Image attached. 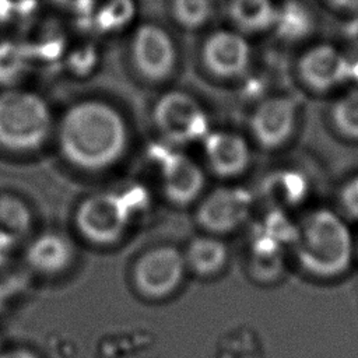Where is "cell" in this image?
Masks as SVG:
<instances>
[{
  "mask_svg": "<svg viewBox=\"0 0 358 358\" xmlns=\"http://www.w3.org/2000/svg\"><path fill=\"white\" fill-rule=\"evenodd\" d=\"M127 124L112 105L87 99L70 106L59 127V144L73 165L101 171L115 164L127 147Z\"/></svg>",
  "mask_w": 358,
  "mask_h": 358,
  "instance_id": "6da1fadb",
  "label": "cell"
},
{
  "mask_svg": "<svg viewBox=\"0 0 358 358\" xmlns=\"http://www.w3.org/2000/svg\"><path fill=\"white\" fill-rule=\"evenodd\" d=\"M296 257L301 267L319 280L344 275L354 257V241L345 220L329 208H317L295 228Z\"/></svg>",
  "mask_w": 358,
  "mask_h": 358,
  "instance_id": "7a4b0ae2",
  "label": "cell"
},
{
  "mask_svg": "<svg viewBox=\"0 0 358 358\" xmlns=\"http://www.w3.org/2000/svg\"><path fill=\"white\" fill-rule=\"evenodd\" d=\"M52 129L48 102L25 90L0 92V145L11 151H31L41 147Z\"/></svg>",
  "mask_w": 358,
  "mask_h": 358,
  "instance_id": "3957f363",
  "label": "cell"
},
{
  "mask_svg": "<svg viewBox=\"0 0 358 358\" xmlns=\"http://www.w3.org/2000/svg\"><path fill=\"white\" fill-rule=\"evenodd\" d=\"M154 122L165 138L179 144L204 140L208 134L203 108L192 95L182 91L166 92L158 99Z\"/></svg>",
  "mask_w": 358,
  "mask_h": 358,
  "instance_id": "277c9868",
  "label": "cell"
},
{
  "mask_svg": "<svg viewBox=\"0 0 358 358\" xmlns=\"http://www.w3.org/2000/svg\"><path fill=\"white\" fill-rule=\"evenodd\" d=\"M185 266V256L173 246L165 245L150 249L134 264V285L145 298H165L182 282Z\"/></svg>",
  "mask_w": 358,
  "mask_h": 358,
  "instance_id": "5b68a950",
  "label": "cell"
},
{
  "mask_svg": "<svg viewBox=\"0 0 358 358\" xmlns=\"http://www.w3.org/2000/svg\"><path fill=\"white\" fill-rule=\"evenodd\" d=\"M129 224V210L122 197L99 193L87 197L76 213V225L83 236L99 245L119 241Z\"/></svg>",
  "mask_w": 358,
  "mask_h": 358,
  "instance_id": "8992f818",
  "label": "cell"
},
{
  "mask_svg": "<svg viewBox=\"0 0 358 358\" xmlns=\"http://www.w3.org/2000/svg\"><path fill=\"white\" fill-rule=\"evenodd\" d=\"M131 59L137 71L147 80L166 78L176 64V48L171 35L159 25H140L131 39Z\"/></svg>",
  "mask_w": 358,
  "mask_h": 358,
  "instance_id": "52a82bcc",
  "label": "cell"
},
{
  "mask_svg": "<svg viewBox=\"0 0 358 358\" xmlns=\"http://www.w3.org/2000/svg\"><path fill=\"white\" fill-rule=\"evenodd\" d=\"M296 120V101L287 95H277L266 98L256 106L250 117V129L262 147L273 150L291 138Z\"/></svg>",
  "mask_w": 358,
  "mask_h": 358,
  "instance_id": "ba28073f",
  "label": "cell"
},
{
  "mask_svg": "<svg viewBox=\"0 0 358 358\" xmlns=\"http://www.w3.org/2000/svg\"><path fill=\"white\" fill-rule=\"evenodd\" d=\"M351 71L350 62L336 46L319 43L305 50L298 60L301 81L315 92H327L340 85Z\"/></svg>",
  "mask_w": 358,
  "mask_h": 358,
  "instance_id": "9c48e42d",
  "label": "cell"
},
{
  "mask_svg": "<svg viewBox=\"0 0 358 358\" xmlns=\"http://www.w3.org/2000/svg\"><path fill=\"white\" fill-rule=\"evenodd\" d=\"M249 206L250 199L242 189L220 187L203 200L197 211V220L210 232H229L246 220Z\"/></svg>",
  "mask_w": 358,
  "mask_h": 358,
  "instance_id": "30bf717a",
  "label": "cell"
},
{
  "mask_svg": "<svg viewBox=\"0 0 358 358\" xmlns=\"http://www.w3.org/2000/svg\"><path fill=\"white\" fill-rule=\"evenodd\" d=\"M250 53L249 42L238 31L213 32L203 46L206 67L224 78L242 74L250 63Z\"/></svg>",
  "mask_w": 358,
  "mask_h": 358,
  "instance_id": "8fae6325",
  "label": "cell"
},
{
  "mask_svg": "<svg viewBox=\"0 0 358 358\" xmlns=\"http://www.w3.org/2000/svg\"><path fill=\"white\" fill-rule=\"evenodd\" d=\"M208 166L220 176H236L250 162V150L243 137L232 131H214L204 137Z\"/></svg>",
  "mask_w": 358,
  "mask_h": 358,
  "instance_id": "7c38bea8",
  "label": "cell"
},
{
  "mask_svg": "<svg viewBox=\"0 0 358 358\" xmlns=\"http://www.w3.org/2000/svg\"><path fill=\"white\" fill-rule=\"evenodd\" d=\"M162 185L171 201L180 206L187 204L201 193L204 173L193 159L182 154H175L164 164Z\"/></svg>",
  "mask_w": 358,
  "mask_h": 358,
  "instance_id": "4fadbf2b",
  "label": "cell"
},
{
  "mask_svg": "<svg viewBox=\"0 0 358 358\" xmlns=\"http://www.w3.org/2000/svg\"><path fill=\"white\" fill-rule=\"evenodd\" d=\"M73 259L70 241L57 232H45L35 238L27 250L31 267L41 273L55 274L63 271Z\"/></svg>",
  "mask_w": 358,
  "mask_h": 358,
  "instance_id": "5bb4252c",
  "label": "cell"
},
{
  "mask_svg": "<svg viewBox=\"0 0 358 358\" xmlns=\"http://www.w3.org/2000/svg\"><path fill=\"white\" fill-rule=\"evenodd\" d=\"M31 211L20 197L0 194V246L8 249L25 238L31 228Z\"/></svg>",
  "mask_w": 358,
  "mask_h": 358,
  "instance_id": "9a60e30c",
  "label": "cell"
},
{
  "mask_svg": "<svg viewBox=\"0 0 358 358\" xmlns=\"http://www.w3.org/2000/svg\"><path fill=\"white\" fill-rule=\"evenodd\" d=\"M229 15L234 24L246 32H259L275 22L277 10L271 0H229Z\"/></svg>",
  "mask_w": 358,
  "mask_h": 358,
  "instance_id": "2e32d148",
  "label": "cell"
},
{
  "mask_svg": "<svg viewBox=\"0 0 358 358\" xmlns=\"http://www.w3.org/2000/svg\"><path fill=\"white\" fill-rule=\"evenodd\" d=\"M227 256V248L221 241L199 236L189 243L185 262L199 275H213L224 267Z\"/></svg>",
  "mask_w": 358,
  "mask_h": 358,
  "instance_id": "e0dca14e",
  "label": "cell"
},
{
  "mask_svg": "<svg viewBox=\"0 0 358 358\" xmlns=\"http://www.w3.org/2000/svg\"><path fill=\"white\" fill-rule=\"evenodd\" d=\"M282 263L281 242L270 236L257 241L250 259V270L256 278L263 281L277 278L282 271Z\"/></svg>",
  "mask_w": 358,
  "mask_h": 358,
  "instance_id": "ac0fdd59",
  "label": "cell"
},
{
  "mask_svg": "<svg viewBox=\"0 0 358 358\" xmlns=\"http://www.w3.org/2000/svg\"><path fill=\"white\" fill-rule=\"evenodd\" d=\"M330 122L341 137L358 141V90L348 91L331 105Z\"/></svg>",
  "mask_w": 358,
  "mask_h": 358,
  "instance_id": "d6986e66",
  "label": "cell"
},
{
  "mask_svg": "<svg viewBox=\"0 0 358 358\" xmlns=\"http://www.w3.org/2000/svg\"><path fill=\"white\" fill-rule=\"evenodd\" d=\"M28 67V50L15 41H0V84L15 83Z\"/></svg>",
  "mask_w": 358,
  "mask_h": 358,
  "instance_id": "ffe728a7",
  "label": "cell"
},
{
  "mask_svg": "<svg viewBox=\"0 0 358 358\" xmlns=\"http://www.w3.org/2000/svg\"><path fill=\"white\" fill-rule=\"evenodd\" d=\"M171 11L178 24L185 28L204 25L213 14L211 0H172Z\"/></svg>",
  "mask_w": 358,
  "mask_h": 358,
  "instance_id": "44dd1931",
  "label": "cell"
},
{
  "mask_svg": "<svg viewBox=\"0 0 358 358\" xmlns=\"http://www.w3.org/2000/svg\"><path fill=\"white\" fill-rule=\"evenodd\" d=\"M136 14L134 0H105L96 10L95 17L101 28L119 29L127 25Z\"/></svg>",
  "mask_w": 358,
  "mask_h": 358,
  "instance_id": "7402d4cb",
  "label": "cell"
},
{
  "mask_svg": "<svg viewBox=\"0 0 358 358\" xmlns=\"http://www.w3.org/2000/svg\"><path fill=\"white\" fill-rule=\"evenodd\" d=\"M275 22L285 34H299L308 27V15L303 8L296 3H288L281 11H277ZM274 22V24H275Z\"/></svg>",
  "mask_w": 358,
  "mask_h": 358,
  "instance_id": "603a6c76",
  "label": "cell"
},
{
  "mask_svg": "<svg viewBox=\"0 0 358 358\" xmlns=\"http://www.w3.org/2000/svg\"><path fill=\"white\" fill-rule=\"evenodd\" d=\"M337 199L344 218L358 222V173L341 185Z\"/></svg>",
  "mask_w": 358,
  "mask_h": 358,
  "instance_id": "cb8c5ba5",
  "label": "cell"
},
{
  "mask_svg": "<svg viewBox=\"0 0 358 358\" xmlns=\"http://www.w3.org/2000/svg\"><path fill=\"white\" fill-rule=\"evenodd\" d=\"M57 6L78 13V14H88L94 10L96 0H53Z\"/></svg>",
  "mask_w": 358,
  "mask_h": 358,
  "instance_id": "d4e9b609",
  "label": "cell"
},
{
  "mask_svg": "<svg viewBox=\"0 0 358 358\" xmlns=\"http://www.w3.org/2000/svg\"><path fill=\"white\" fill-rule=\"evenodd\" d=\"M0 358H39L34 351L27 348H11L0 352Z\"/></svg>",
  "mask_w": 358,
  "mask_h": 358,
  "instance_id": "484cf974",
  "label": "cell"
},
{
  "mask_svg": "<svg viewBox=\"0 0 358 358\" xmlns=\"http://www.w3.org/2000/svg\"><path fill=\"white\" fill-rule=\"evenodd\" d=\"M331 7L340 10H358V0H326Z\"/></svg>",
  "mask_w": 358,
  "mask_h": 358,
  "instance_id": "4316f807",
  "label": "cell"
},
{
  "mask_svg": "<svg viewBox=\"0 0 358 358\" xmlns=\"http://www.w3.org/2000/svg\"><path fill=\"white\" fill-rule=\"evenodd\" d=\"M11 8H13L11 0H0V25H3L10 17Z\"/></svg>",
  "mask_w": 358,
  "mask_h": 358,
  "instance_id": "83f0119b",
  "label": "cell"
},
{
  "mask_svg": "<svg viewBox=\"0 0 358 358\" xmlns=\"http://www.w3.org/2000/svg\"><path fill=\"white\" fill-rule=\"evenodd\" d=\"M348 35H350L351 41L358 45V18L354 20V21L348 25Z\"/></svg>",
  "mask_w": 358,
  "mask_h": 358,
  "instance_id": "f1b7e54d",
  "label": "cell"
}]
</instances>
